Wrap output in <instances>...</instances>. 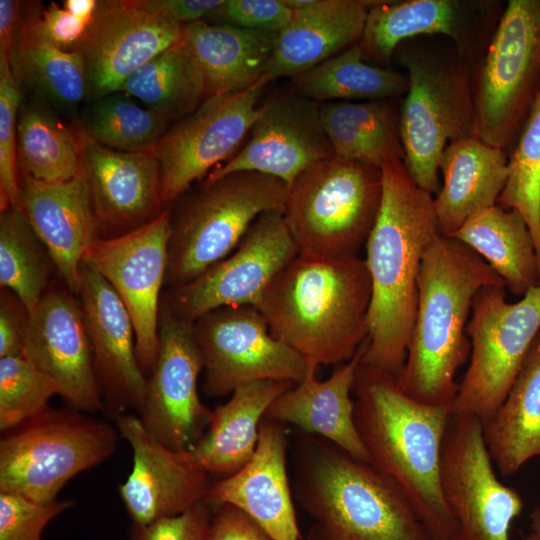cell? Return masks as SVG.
I'll return each instance as SVG.
<instances>
[{"mask_svg":"<svg viewBox=\"0 0 540 540\" xmlns=\"http://www.w3.org/2000/svg\"><path fill=\"white\" fill-rule=\"evenodd\" d=\"M381 174V205L365 244L371 298L361 365L397 379L413 330L422 259L440 233L433 195L413 181L403 160L390 155Z\"/></svg>","mask_w":540,"mask_h":540,"instance_id":"1","label":"cell"},{"mask_svg":"<svg viewBox=\"0 0 540 540\" xmlns=\"http://www.w3.org/2000/svg\"><path fill=\"white\" fill-rule=\"evenodd\" d=\"M352 395L355 425L371 464L400 486L435 540H457L440 479L452 407L419 402L395 377L361 364Z\"/></svg>","mask_w":540,"mask_h":540,"instance_id":"2","label":"cell"},{"mask_svg":"<svg viewBox=\"0 0 540 540\" xmlns=\"http://www.w3.org/2000/svg\"><path fill=\"white\" fill-rule=\"evenodd\" d=\"M370 298L364 259L299 252L256 308L275 338L319 367L349 361L367 340Z\"/></svg>","mask_w":540,"mask_h":540,"instance_id":"3","label":"cell"},{"mask_svg":"<svg viewBox=\"0 0 540 540\" xmlns=\"http://www.w3.org/2000/svg\"><path fill=\"white\" fill-rule=\"evenodd\" d=\"M503 285L498 274L469 247L438 234L426 249L418 302L404 366L396 381L409 397L452 407L455 376L470 356L467 324L483 287Z\"/></svg>","mask_w":540,"mask_h":540,"instance_id":"4","label":"cell"},{"mask_svg":"<svg viewBox=\"0 0 540 540\" xmlns=\"http://www.w3.org/2000/svg\"><path fill=\"white\" fill-rule=\"evenodd\" d=\"M293 496L313 519L305 540H435L400 486L371 463L302 432Z\"/></svg>","mask_w":540,"mask_h":540,"instance_id":"5","label":"cell"},{"mask_svg":"<svg viewBox=\"0 0 540 540\" xmlns=\"http://www.w3.org/2000/svg\"><path fill=\"white\" fill-rule=\"evenodd\" d=\"M399 47V61L408 76L399 108L403 164L420 188L436 195L441 186L439 162L447 145L477 137L471 67L454 47L446 50L417 38Z\"/></svg>","mask_w":540,"mask_h":540,"instance_id":"6","label":"cell"},{"mask_svg":"<svg viewBox=\"0 0 540 540\" xmlns=\"http://www.w3.org/2000/svg\"><path fill=\"white\" fill-rule=\"evenodd\" d=\"M287 195L284 181L246 170L205 178L185 192L169 211L165 285L180 287L227 257L260 215L283 212Z\"/></svg>","mask_w":540,"mask_h":540,"instance_id":"7","label":"cell"},{"mask_svg":"<svg viewBox=\"0 0 540 540\" xmlns=\"http://www.w3.org/2000/svg\"><path fill=\"white\" fill-rule=\"evenodd\" d=\"M381 199V169L333 155L288 186L282 215L299 252L355 257L375 225Z\"/></svg>","mask_w":540,"mask_h":540,"instance_id":"8","label":"cell"},{"mask_svg":"<svg viewBox=\"0 0 540 540\" xmlns=\"http://www.w3.org/2000/svg\"><path fill=\"white\" fill-rule=\"evenodd\" d=\"M120 437L91 413L49 407L1 438L0 492L54 501L72 478L110 458Z\"/></svg>","mask_w":540,"mask_h":540,"instance_id":"9","label":"cell"},{"mask_svg":"<svg viewBox=\"0 0 540 540\" xmlns=\"http://www.w3.org/2000/svg\"><path fill=\"white\" fill-rule=\"evenodd\" d=\"M477 65V137L509 153L540 93V0L507 2Z\"/></svg>","mask_w":540,"mask_h":540,"instance_id":"10","label":"cell"},{"mask_svg":"<svg viewBox=\"0 0 540 540\" xmlns=\"http://www.w3.org/2000/svg\"><path fill=\"white\" fill-rule=\"evenodd\" d=\"M505 289L483 287L473 300L466 328L469 365L452 406L483 425L506 398L540 331V284L513 303Z\"/></svg>","mask_w":540,"mask_h":540,"instance_id":"11","label":"cell"},{"mask_svg":"<svg viewBox=\"0 0 540 540\" xmlns=\"http://www.w3.org/2000/svg\"><path fill=\"white\" fill-rule=\"evenodd\" d=\"M192 326L203 362L202 388L211 397L262 380L297 384L315 366L275 338L254 306L217 308Z\"/></svg>","mask_w":540,"mask_h":540,"instance_id":"12","label":"cell"},{"mask_svg":"<svg viewBox=\"0 0 540 540\" xmlns=\"http://www.w3.org/2000/svg\"><path fill=\"white\" fill-rule=\"evenodd\" d=\"M483 423L451 413L444 438L440 479L444 499L457 522V540H509L523 510L521 495L496 476Z\"/></svg>","mask_w":540,"mask_h":540,"instance_id":"13","label":"cell"},{"mask_svg":"<svg viewBox=\"0 0 540 540\" xmlns=\"http://www.w3.org/2000/svg\"><path fill=\"white\" fill-rule=\"evenodd\" d=\"M170 233V212L165 208L141 227L98 238L83 259L112 286L127 308L134 325L137 357L146 376L151 374L158 354Z\"/></svg>","mask_w":540,"mask_h":540,"instance_id":"14","label":"cell"},{"mask_svg":"<svg viewBox=\"0 0 540 540\" xmlns=\"http://www.w3.org/2000/svg\"><path fill=\"white\" fill-rule=\"evenodd\" d=\"M270 81L262 76L242 91L209 97L167 130L153 148L161 170L164 206L237 152L249 135L259 99Z\"/></svg>","mask_w":540,"mask_h":540,"instance_id":"15","label":"cell"},{"mask_svg":"<svg viewBox=\"0 0 540 540\" xmlns=\"http://www.w3.org/2000/svg\"><path fill=\"white\" fill-rule=\"evenodd\" d=\"M299 253L282 212L260 215L227 257L164 297L178 318L194 323L227 306L256 307L276 275Z\"/></svg>","mask_w":540,"mask_h":540,"instance_id":"16","label":"cell"},{"mask_svg":"<svg viewBox=\"0 0 540 540\" xmlns=\"http://www.w3.org/2000/svg\"><path fill=\"white\" fill-rule=\"evenodd\" d=\"M202 371L192 323L174 315L163 298L157 359L147 377L139 416L148 432L173 450L190 451L208 428L212 410L202 403L198 392Z\"/></svg>","mask_w":540,"mask_h":540,"instance_id":"17","label":"cell"},{"mask_svg":"<svg viewBox=\"0 0 540 540\" xmlns=\"http://www.w3.org/2000/svg\"><path fill=\"white\" fill-rule=\"evenodd\" d=\"M183 37L184 25L146 11L134 0L97 1L84 35L73 48L85 65L86 100L119 92L130 75Z\"/></svg>","mask_w":540,"mask_h":540,"instance_id":"18","label":"cell"},{"mask_svg":"<svg viewBox=\"0 0 540 540\" xmlns=\"http://www.w3.org/2000/svg\"><path fill=\"white\" fill-rule=\"evenodd\" d=\"M333 155L319 104L293 90L275 91L259 106L247 142L206 179L246 170L289 186L302 171Z\"/></svg>","mask_w":540,"mask_h":540,"instance_id":"19","label":"cell"},{"mask_svg":"<svg viewBox=\"0 0 540 540\" xmlns=\"http://www.w3.org/2000/svg\"><path fill=\"white\" fill-rule=\"evenodd\" d=\"M22 355L59 387L69 407L95 413L104 403L80 302L51 290L29 313Z\"/></svg>","mask_w":540,"mask_h":540,"instance_id":"20","label":"cell"},{"mask_svg":"<svg viewBox=\"0 0 540 540\" xmlns=\"http://www.w3.org/2000/svg\"><path fill=\"white\" fill-rule=\"evenodd\" d=\"M114 420L133 453L132 470L119 486L132 524L144 525L174 516L207 499L213 482L190 451L163 445L136 413H124Z\"/></svg>","mask_w":540,"mask_h":540,"instance_id":"21","label":"cell"},{"mask_svg":"<svg viewBox=\"0 0 540 540\" xmlns=\"http://www.w3.org/2000/svg\"><path fill=\"white\" fill-rule=\"evenodd\" d=\"M104 408L110 416L140 414L147 376L136 352L131 316L112 286L82 264L78 292Z\"/></svg>","mask_w":540,"mask_h":540,"instance_id":"22","label":"cell"},{"mask_svg":"<svg viewBox=\"0 0 540 540\" xmlns=\"http://www.w3.org/2000/svg\"><path fill=\"white\" fill-rule=\"evenodd\" d=\"M489 2L465 0L376 1L359 45L365 59L389 63L399 45L422 36H445L462 60L477 65L487 46Z\"/></svg>","mask_w":540,"mask_h":540,"instance_id":"23","label":"cell"},{"mask_svg":"<svg viewBox=\"0 0 540 540\" xmlns=\"http://www.w3.org/2000/svg\"><path fill=\"white\" fill-rule=\"evenodd\" d=\"M81 169L86 179L99 233L118 236L155 219L165 208L161 170L149 151L124 152L102 146L84 133Z\"/></svg>","mask_w":540,"mask_h":540,"instance_id":"24","label":"cell"},{"mask_svg":"<svg viewBox=\"0 0 540 540\" xmlns=\"http://www.w3.org/2000/svg\"><path fill=\"white\" fill-rule=\"evenodd\" d=\"M284 424L263 418L257 448L238 472L212 483L208 502L233 505L256 521L273 540H300L287 470Z\"/></svg>","mask_w":540,"mask_h":540,"instance_id":"25","label":"cell"},{"mask_svg":"<svg viewBox=\"0 0 540 540\" xmlns=\"http://www.w3.org/2000/svg\"><path fill=\"white\" fill-rule=\"evenodd\" d=\"M20 207L69 292L78 296L84 256L100 238L82 169L77 176L61 182L24 175Z\"/></svg>","mask_w":540,"mask_h":540,"instance_id":"26","label":"cell"},{"mask_svg":"<svg viewBox=\"0 0 540 540\" xmlns=\"http://www.w3.org/2000/svg\"><path fill=\"white\" fill-rule=\"evenodd\" d=\"M365 345L366 341L326 380L316 378L318 367L312 366L301 382L273 401L265 418L293 424L301 432L322 437L352 457L371 463L355 425L352 395Z\"/></svg>","mask_w":540,"mask_h":540,"instance_id":"27","label":"cell"},{"mask_svg":"<svg viewBox=\"0 0 540 540\" xmlns=\"http://www.w3.org/2000/svg\"><path fill=\"white\" fill-rule=\"evenodd\" d=\"M374 0H313L293 11L263 76L295 77L359 43Z\"/></svg>","mask_w":540,"mask_h":540,"instance_id":"28","label":"cell"},{"mask_svg":"<svg viewBox=\"0 0 540 540\" xmlns=\"http://www.w3.org/2000/svg\"><path fill=\"white\" fill-rule=\"evenodd\" d=\"M442 185L434 197L438 230L450 236L478 212L497 204L508 176V153L477 137L451 142L442 153Z\"/></svg>","mask_w":540,"mask_h":540,"instance_id":"29","label":"cell"},{"mask_svg":"<svg viewBox=\"0 0 540 540\" xmlns=\"http://www.w3.org/2000/svg\"><path fill=\"white\" fill-rule=\"evenodd\" d=\"M294 385L262 380L236 388L227 402L212 410L205 434L190 450L196 462L209 475L223 478L242 469L255 453L268 408Z\"/></svg>","mask_w":540,"mask_h":540,"instance_id":"30","label":"cell"},{"mask_svg":"<svg viewBox=\"0 0 540 540\" xmlns=\"http://www.w3.org/2000/svg\"><path fill=\"white\" fill-rule=\"evenodd\" d=\"M277 34L199 20L184 39L204 74L206 99L242 91L264 74Z\"/></svg>","mask_w":540,"mask_h":540,"instance_id":"31","label":"cell"},{"mask_svg":"<svg viewBox=\"0 0 540 540\" xmlns=\"http://www.w3.org/2000/svg\"><path fill=\"white\" fill-rule=\"evenodd\" d=\"M483 434L494 466L504 477L540 456V331Z\"/></svg>","mask_w":540,"mask_h":540,"instance_id":"32","label":"cell"},{"mask_svg":"<svg viewBox=\"0 0 540 540\" xmlns=\"http://www.w3.org/2000/svg\"><path fill=\"white\" fill-rule=\"evenodd\" d=\"M449 237L484 259L512 294L522 297L540 284L533 235L518 211L496 204L472 216Z\"/></svg>","mask_w":540,"mask_h":540,"instance_id":"33","label":"cell"},{"mask_svg":"<svg viewBox=\"0 0 540 540\" xmlns=\"http://www.w3.org/2000/svg\"><path fill=\"white\" fill-rule=\"evenodd\" d=\"M395 99L319 104L334 154L381 169L390 155L404 158Z\"/></svg>","mask_w":540,"mask_h":540,"instance_id":"34","label":"cell"},{"mask_svg":"<svg viewBox=\"0 0 540 540\" xmlns=\"http://www.w3.org/2000/svg\"><path fill=\"white\" fill-rule=\"evenodd\" d=\"M119 92L177 122L206 99V82L183 37L130 75Z\"/></svg>","mask_w":540,"mask_h":540,"instance_id":"35","label":"cell"},{"mask_svg":"<svg viewBox=\"0 0 540 540\" xmlns=\"http://www.w3.org/2000/svg\"><path fill=\"white\" fill-rule=\"evenodd\" d=\"M357 43L292 78V90L318 104L395 99L408 89L406 73L368 64Z\"/></svg>","mask_w":540,"mask_h":540,"instance_id":"36","label":"cell"},{"mask_svg":"<svg viewBox=\"0 0 540 540\" xmlns=\"http://www.w3.org/2000/svg\"><path fill=\"white\" fill-rule=\"evenodd\" d=\"M30 10L21 18L12 66L25 79L59 107L76 108L87 99V78L81 54L62 49L40 31L38 13Z\"/></svg>","mask_w":540,"mask_h":540,"instance_id":"37","label":"cell"},{"mask_svg":"<svg viewBox=\"0 0 540 540\" xmlns=\"http://www.w3.org/2000/svg\"><path fill=\"white\" fill-rule=\"evenodd\" d=\"M17 155L24 175L40 181H66L81 172L80 137L33 105L19 111Z\"/></svg>","mask_w":540,"mask_h":540,"instance_id":"38","label":"cell"},{"mask_svg":"<svg viewBox=\"0 0 540 540\" xmlns=\"http://www.w3.org/2000/svg\"><path fill=\"white\" fill-rule=\"evenodd\" d=\"M52 265L21 207L1 210L0 285L15 294L29 313L46 293Z\"/></svg>","mask_w":540,"mask_h":540,"instance_id":"39","label":"cell"},{"mask_svg":"<svg viewBox=\"0 0 540 540\" xmlns=\"http://www.w3.org/2000/svg\"><path fill=\"white\" fill-rule=\"evenodd\" d=\"M162 114L116 92L93 101L85 112L83 130L92 141L119 151L152 150L170 128Z\"/></svg>","mask_w":540,"mask_h":540,"instance_id":"40","label":"cell"},{"mask_svg":"<svg viewBox=\"0 0 540 540\" xmlns=\"http://www.w3.org/2000/svg\"><path fill=\"white\" fill-rule=\"evenodd\" d=\"M508 155V176L497 204L524 217L533 235L540 268V93Z\"/></svg>","mask_w":540,"mask_h":540,"instance_id":"41","label":"cell"},{"mask_svg":"<svg viewBox=\"0 0 540 540\" xmlns=\"http://www.w3.org/2000/svg\"><path fill=\"white\" fill-rule=\"evenodd\" d=\"M59 395L58 385L22 354L0 357V430L8 432L37 417Z\"/></svg>","mask_w":540,"mask_h":540,"instance_id":"42","label":"cell"},{"mask_svg":"<svg viewBox=\"0 0 540 540\" xmlns=\"http://www.w3.org/2000/svg\"><path fill=\"white\" fill-rule=\"evenodd\" d=\"M21 79L7 58L0 57V207H20L17 121Z\"/></svg>","mask_w":540,"mask_h":540,"instance_id":"43","label":"cell"},{"mask_svg":"<svg viewBox=\"0 0 540 540\" xmlns=\"http://www.w3.org/2000/svg\"><path fill=\"white\" fill-rule=\"evenodd\" d=\"M73 505L67 499L39 502L0 492V540H43L45 527Z\"/></svg>","mask_w":540,"mask_h":540,"instance_id":"44","label":"cell"},{"mask_svg":"<svg viewBox=\"0 0 540 540\" xmlns=\"http://www.w3.org/2000/svg\"><path fill=\"white\" fill-rule=\"evenodd\" d=\"M292 16L284 0H223L207 17L215 24L278 34Z\"/></svg>","mask_w":540,"mask_h":540,"instance_id":"45","label":"cell"},{"mask_svg":"<svg viewBox=\"0 0 540 540\" xmlns=\"http://www.w3.org/2000/svg\"><path fill=\"white\" fill-rule=\"evenodd\" d=\"M214 508L207 499L174 516L144 525L132 524L131 540H207Z\"/></svg>","mask_w":540,"mask_h":540,"instance_id":"46","label":"cell"},{"mask_svg":"<svg viewBox=\"0 0 540 540\" xmlns=\"http://www.w3.org/2000/svg\"><path fill=\"white\" fill-rule=\"evenodd\" d=\"M92 17L77 14L64 4L51 2L37 17L42 34L56 46L65 49L73 48L84 35Z\"/></svg>","mask_w":540,"mask_h":540,"instance_id":"47","label":"cell"},{"mask_svg":"<svg viewBox=\"0 0 540 540\" xmlns=\"http://www.w3.org/2000/svg\"><path fill=\"white\" fill-rule=\"evenodd\" d=\"M207 540H273L250 516L239 508L223 504L214 509Z\"/></svg>","mask_w":540,"mask_h":540,"instance_id":"48","label":"cell"},{"mask_svg":"<svg viewBox=\"0 0 540 540\" xmlns=\"http://www.w3.org/2000/svg\"><path fill=\"white\" fill-rule=\"evenodd\" d=\"M29 311L12 292L4 290L0 298V357L22 354Z\"/></svg>","mask_w":540,"mask_h":540,"instance_id":"49","label":"cell"},{"mask_svg":"<svg viewBox=\"0 0 540 540\" xmlns=\"http://www.w3.org/2000/svg\"><path fill=\"white\" fill-rule=\"evenodd\" d=\"M140 8L186 25L204 20L223 0H134Z\"/></svg>","mask_w":540,"mask_h":540,"instance_id":"50","label":"cell"},{"mask_svg":"<svg viewBox=\"0 0 540 540\" xmlns=\"http://www.w3.org/2000/svg\"><path fill=\"white\" fill-rule=\"evenodd\" d=\"M21 22V2L0 0V57L15 62L16 41Z\"/></svg>","mask_w":540,"mask_h":540,"instance_id":"51","label":"cell"},{"mask_svg":"<svg viewBox=\"0 0 540 540\" xmlns=\"http://www.w3.org/2000/svg\"><path fill=\"white\" fill-rule=\"evenodd\" d=\"M531 530L540 535V505L535 506L530 513Z\"/></svg>","mask_w":540,"mask_h":540,"instance_id":"52","label":"cell"},{"mask_svg":"<svg viewBox=\"0 0 540 540\" xmlns=\"http://www.w3.org/2000/svg\"><path fill=\"white\" fill-rule=\"evenodd\" d=\"M521 540H540V535L531 531L530 533L524 535Z\"/></svg>","mask_w":540,"mask_h":540,"instance_id":"53","label":"cell"}]
</instances>
